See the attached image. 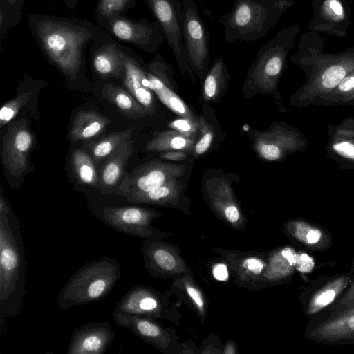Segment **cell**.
Segmentation results:
<instances>
[{
  "label": "cell",
  "instance_id": "cell-1",
  "mask_svg": "<svg viewBox=\"0 0 354 354\" xmlns=\"http://www.w3.org/2000/svg\"><path fill=\"white\" fill-rule=\"evenodd\" d=\"M28 25L45 57L71 80L84 71L86 48L109 36L91 21L73 17L30 13Z\"/></svg>",
  "mask_w": 354,
  "mask_h": 354
},
{
  "label": "cell",
  "instance_id": "cell-2",
  "mask_svg": "<svg viewBox=\"0 0 354 354\" xmlns=\"http://www.w3.org/2000/svg\"><path fill=\"white\" fill-rule=\"evenodd\" d=\"M324 42L325 38L317 33L306 32L300 37L297 52L290 57L306 75L305 83L291 96L294 107L313 106L354 71V46L329 53L324 50Z\"/></svg>",
  "mask_w": 354,
  "mask_h": 354
},
{
  "label": "cell",
  "instance_id": "cell-3",
  "mask_svg": "<svg viewBox=\"0 0 354 354\" xmlns=\"http://www.w3.org/2000/svg\"><path fill=\"white\" fill-rule=\"evenodd\" d=\"M26 259L21 224L2 189L0 195V330L19 313L24 295Z\"/></svg>",
  "mask_w": 354,
  "mask_h": 354
},
{
  "label": "cell",
  "instance_id": "cell-4",
  "mask_svg": "<svg viewBox=\"0 0 354 354\" xmlns=\"http://www.w3.org/2000/svg\"><path fill=\"white\" fill-rule=\"evenodd\" d=\"M294 5L292 1L234 0L231 11L219 20L224 28L225 42L261 39Z\"/></svg>",
  "mask_w": 354,
  "mask_h": 354
},
{
  "label": "cell",
  "instance_id": "cell-5",
  "mask_svg": "<svg viewBox=\"0 0 354 354\" xmlns=\"http://www.w3.org/2000/svg\"><path fill=\"white\" fill-rule=\"evenodd\" d=\"M115 258L104 257L88 262L75 272L59 292L57 306L66 310L99 301L108 295L121 279Z\"/></svg>",
  "mask_w": 354,
  "mask_h": 354
},
{
  "label": "cell",
  "instance_id": "cell-6",
  "mask_svg": "<svg viewBox=\"0 0 354 354\" xmlns=\"http://www.w3.org/2000/svg\"><path fill=\"white\" fill-rule=\"evenodd\" d=\"M300 30L299 25L285 27L267 41L257 54L248 73V82L269 88L279 95L277 82L285 70L288 55Z\"/></svg>",
  "mask_w": 354,
  "mask_h": 354
},
{
  "label": "cell",
  "instance_id": "cell-7",
  "mask_svg": "<svg viewBox=\"0 0 354 354\" xmlns=\"http://www.w3.org/2000/svg\"><path fill=\"white\" fill-rule=\"evenodd\" d=\"M97 23L115 40L134 46L147 53L156 54L165 41L161 26L156 20H135L125 15H118Z\"/></svg>",
  "mask_w": 354,
  "mask_h": 354
},
{
  "label": "cell",
  "instance_id": "cell-8",
  "mask_svg": "<svg viewBox=\"0 0 354 354\" xmlns=\"http://www.w3.org/2000/svg\"><path fill=\"white\" fill-rule=\"evenodd\" d=\"M182 30L189 65L201 77L207 75L209 59V32L194 0H182Z\"/></svg>",
  "mask_w": 354,
  "mask_h": 354
},
{
  "label": "cell",
  "instance_id": "cell-9",
  "mask_svg": "<svg viewBox=\"0 0 354 354\" xmlns=\"http://www.w3.org/2000/svg\"><path fill=\"white\" fill-rule=\"evenodd\" d=\"M159 23L165 40L171 47L182 73H188L194 78L182 30V3L176 0H145Z\"/></svg>",
  "mask_w": 354,
  "mask_h": 354
},
{
  "label": "cell",
  "instance_id": "cell-10",
  "mask_svg": "<svg viewBox=\"0 0 354 354\" xmlns=\"http://www.w3.org/2000/svg\"><path fill=\"white\" fill-rule=\"evenodd\" d=\"M183 171V165L151 160L137 167L131 174L126 175L114 193L125 198L149 192L177 180Z\"/></svg>",
  "mask_w": 354,
  "mask_h": 354
},
{
  "label": "cell",
  "instance_id": "cell-11",
  "mask_svg": "<svg viewBox=\"0 0 354 354\" xmlns=\"http://www.w3.org/2000/svg\"><path fill=\"white\" fill-rule=\"evenodd\" d=\"M159 216L153 209L134 206H113L102 209V221L110 227L130 236L158 239L163 233L153 227L152 221Z\"/></svg>",
  "mask_w": 354,
  "mask_h": 354
},
{
  "label": "cell",
  "instance_id": "cell-12",
  "mask_svg": "<svg viewBox=\"0 0 354 354\" xmlns=\"http://www.w3.org/2000/svg\"><path fill=\"white\" fill-rule=\"evenodd\" d=\"M33 142V135L25 120L8 126L3 137L1 156L3 166L10 175L20 176L27 169Z\"/></svg>",
  "mask_w": 354,
  "mask_h": 354
},
{
  "label": "cell",
  "instance_id": "cell-13",
  "mask_svg": "<svg viewBox=\"0 0 354 354\" xmlns=\"http://www.w3.org/2000/svg\"><path fill=\"white\" fill-rule=\"evenodd\" d=\"M146 75L149 88L153 91L168 108L184 118H193L194 115L174 91L173 71L164 58L156 53L146 64Z\"/></svg>",
  "mask_w": 354,
  "mask_h": 354
},
{
  "label": "cell",
  "instance_id": "cell-14",
  "mask_svg": "<svg viewBox=\"0 0 354 354\" xmlns=\"http://www.w3.org/2000/svg\"><path fill=\"white\" fill-rule=\"evenodd\" d=\"M312 3L313 17L308 26L310 31L346 37L351 10L346 0H313Z\"/></svg>",
  "mask_w": 354,
  "mask_h": 354
},
{
  "label": "cell",
  "instance_id": "cell-15",
  "mask_svg": "<svg viewBox=\"0 0 354 354\" xmlns=\"http://www.w3.org/2000/svg\"><path fill=\"white\" fill-rule=\"evenodd\" d=\"M308 145L301 131L284 122H277L259 142L257 150L266 160H283L289 154L304 151Z\"/></svg>",
  "mask_w": 354,
  "mask_h": 354
},
{
  "label": "cell",
  "instance_id": "cell-16",
  "mask_svg": "<svg viewBox=\"0 0 354 354\" xmlns=\"http://www.w3.org/2000/svg\"><path fill=\"white\" fill-rule=\"evenodd\" d=\"M115 333L107 321L87 323L75 329L67 354H103L111 345Z\"/></svg>",
  "mask_w": 354,
  "mask_h": 354
},
{
  "label": "cell",
  "instance_id": "cell-17",
  "mask_svg": "<svg viewBox=\"0 0 354 354\" xmlns=\"http://www.w3.org/2000/svg\"><path fill=\"white\" fill-rule=\"evenodd\" d=\"M124 53V84L128 91L142 104L149 115L156 111V100L149 88V80L146 75V64L131 48L122 44Z\"/></svg>",
  "mask_w": 354,
  "mask_h": 354
},
{
  "label": "cell",
  "instance_id": "cell-18",
  "mask_svg": "<svg viewBox=\"0 0 354 354\" xmlns=\"http://www.w3.org/2000/svg\"><path fill=\"white\" fill-rule=\"evenodd\" d=\"M326 157L341 169H354V117L344 118L338 124L327 125Z\"/></svg>",
  "mask_w": 354,
  "mask_h": 354
},
{
  "label": "cell",
  "instance_id": "cell-19",
  "mask_svg": "<svg viewBox=\"0 0 354 354\" xmlns=\"http://www.w3.org/2000/svg\"><path fill=\"white\" fill-rule=\"evenodd\" d=\"M92 68L102 79H122L124 75L122 43L111 36L93 44L89 48Z\"/></svg>",
  "mask_w": 354,
  "mask_h": 354
},
{
  "label": "cell",
  "instance_id": "cell-20",
  "mask_svg": "<svg viewBox=\"0 0 354 354\" xmlns=\"http://www.w3.org/2000/svg\"><path fill=\"white\" fill-rule=\"evenodd\" d=\"M160 297L154 290L145 286H135L116 302L113 312L157 316L160 314Z\"/></svg>",
  "mask_w": 354,
  "mask_h": 354
},
{
  "label": "cell",
  "instance_id": "cell-21",
  "mask_svg": "<svg viewBox=\"0 0 354 354\" xmlns=\"http://www.w3.org/2000/svg\"><path fill=\"white\" fill-rule=\"evenodd\" d=\"M116 324L128 328L132 333L159 349L167 344V336L162 328L150 317L113 312Z\"/></svg>",
  "mask_w": 354,
  "mask_h": 354
},
{
  "label": "cell",
  "instance_id": "cell-22",
  "mask_svg": "<svg viewBox=\"0 0 354 354\" xmlns=\"http://www.w3.org/2000/svg\"><path fill=\"white\" fill-rule=\"evenodd\" d=\"M133 151V142L127 140L104 160L99 174V188L103 194L114 193L124 178V167Z\"/></svg>",
  "mask_w": 354,
  "mask_h": 354
},
{
  "label": "cell",
  "instance_id": "cell-23",
  "mask_svg": "<svg viewBox=\"0 0 354 354\" xmlns=\"http://www.w3.org/2000/svg\"><path fill=\"white\" fill-rule=\"evenodd\" d=\"M286 228L295 239L309 250H324L331 245L329 232L308 221L301 218L290 220L286 223Z\"/></svg>",
  "mask_w": 354,
  "mask_h": 354
},
{
  "label": "cell",
  "instance_id": "cell-24",
  "mask_svg": "<svg viewBox=\"0 0 354 354\" xmlns=\"http://www.w3.org/2000/svg\"><path fill=\"white\" fill-rule=\"evenodd\" d=\"M308 337L326 342L354 339V313L328 317L311 330Z\"/></svg>",
  "mask_w": 354,
  "mask_h": 354
},
{
  "label": "cell",
  "instance_id": "cell-25",
  "mask_svg": "<svg viewBox=\"0 0 354 354\" xmlns=\"http://www.w3.org/2000/svg\"><path fill=\"white\" fill-rule=\"evenodd\" d=\"M110 120L94 111H82L77 113L69 131L72 141H85L104 131Z\"/></svg>",
  "mask_w": 354,
  "mask_h": 354
},
{
  "label": "cell",
  "instance_id": "cell-26",
  "mask_svg": "<svg viewBox=\"0 0 354 354\" xmlns=\"http://www.w3.org/2000/svg\"><path fill=\"white\" fill-rule=\"evenodd\" d=\"M102 96L114 104L121 113L132 120H138L147 113L142 104L129 92L112 83L104 84Z\"/></svg>",
  "mask_w": 354,
  "mask_h": 354
},
{
  "label": "cell",
  "instance_id": "cell-27",
  "mask_svg": "<svg viewBox=\"0 0 354 354\" xmlns=\"http://www.w3.org/2000/svg\"><path fill=\"white\" fill-rule=\"evenodd\" d=\"M351 282L348 274H342L330 280L315 292L311 297L306 308V314L312 315L330 305Z\"/></svg>",
  "mask_w": 354,
  "mask_h": 354
},
{
  "label": "cell",
  "instance_id": "cell-28",
  "mask_svg": "<svg viewBox=\"0 0 354 354\" xmlns=\"http://www.w3.org/2000/svg\"><path fill=\"white\" fill-rule=\"evenodd\" d=\"M181 185L177 180L168 182L153 190L125 197L127 201L133 203L165 205L174 203L181 191Z\"/></svg>",
  "mask_w": 354,
  "mask_h": 354
},
{
  "label": "cell",
  "instance_id": "cell-29",
  "mask_svg": "<svg viewBox=\"0 0 354 354\" xmlns=\"http://www.w3.org/2000/svg\"><path fill=\"white\" fill-rule=\"evenodd\" d=\"M71 160L73 170L78 181L82 184L99 188V176L91 156L82 149H75Z\"/></svg>",
  "mask_w": 354,
  "mask_h": 354
},
{
  "label": "cell",
  "instance_id": "cell-30",
  "mask_svg": "<svg viewBox=\"0 0 354 354\" xmlns=\"http://www.w3.org/2000/svg\"><path fill=\"white\" fill-rule=\"evenodd\" d=\"M354 104V71L348 74L339 85L328 94L319 98L315 106H349Z\"/></svg>",
  "mask_w": 354,
  "mask_h": 354
},
{
  "label": "cell",
  "instance_id": "cell-31",
  "mask_svg": "<svg viewBox=\"0 0 354 354\" xmlns=\"http://www.w3.org/2000/svg\"><path fill=\"white\" fill-rule=\"evenodd\" d=\"M194 142L193 138L180 132L166 131L158 133L149 140L146 149L149 151L187 149L192 147Z\"/></svg>",
  "mask_w": 354,
  "mask_h": 354
},
{
  "label": "cell",
  "instance_id": "cell-32",
  "mask_svg": "<svg viewBox=\"0 0 354 354\" xmlns=\"http://www.w3.org/2000/svg\"><path fill=\"white\" fill-rule=\"evenodd\" d=\"M133 127L112 133L93 142L90 147L91 155L95 165L105 160L124 141L129 140Z\"/></svg>",
  "mask_w": 354,
  "mask_h": 354
},
{
  "label": "cell",
  "instance_id": "cell-33",
  "mask_svg": "<svg viewBox=\"0 0 354 354\" xmlns=\"http://www.w3.org/2000/svg\"><path fill=\"white\" fill-rule=\"evenodd\" d=\"M228 78L224 60L221 57L216 59L205 77L203 84L205 97L208 100L218 97Z\"/></svg>",
  "mask_w": 354,
  "mask_h": 354
},
{
  "label": "cell",
  "instance_id": "cell-34",
  "mask_svg": "<svg viewBox=\"0 0 354 354\" xmlns=\"http://www.w3.org/2000/svg\"><path fill=\"white\" fill-rule=\"evenodd\" d=\"M136 3V0H98L95 9V19L97 22L114 15H124Z\"/></svg>",
  "mask_w": 354,
  "mask_h": 354
},
{
  "label": "cell",
  "instance_id": "cell-35",
  "mask_svg": "<svg viewBox=\"0 0 354 354\" xmlns=\"http://www.w3.org/2000/svg\"><path fill=\"white\" fill-rule=\"evenodd\" d=\"M297 254L291 248H286L279 251L272 263L274 277L280 279L292 272L296 267Z\"/></svg>",
  "mask_w": 354,
  "mask_h": 354
},
{
  "label": "cell",
  "instance_id": "cell-36",
  "mask_svg": "<svg viewBox=\"0 0 354 354\" xmlns=\"http://www.w3.org/2000/svg\"><path fill=\"white\" fill-rule=\"evenodd\" d=\"M31 93H22L6 102L0 110V127H2L11 121L20 109L28 102Z\"/></svg>",
  "mask_w": 354,
  "mask_h": 354
},
{
  "label": "cell",
  "instance_id": "cell-37",
  "mask_svg": "<svg viewBox=\"0 0 354 354\" xmlns=\"http://www.w3.org/2000/svg\"><path fill=\"white\" fill-rule=\"evenodd\" d=\"M169 126L188 137H191L197 131L196 121L193 118L177 119L171 122Z\"/></svg>",
  "mask_w": 354,
  "mask_h": 354
},
{
  "label": "cell",
  "instance_id": "cell-38",
  "mask_svg": "<svg viewBox=\"0 0 354 354\" xmlns=\"http://www.w3.org/2000/svg\"><path fill=\"white\" fill-rule=\"evenodd\" d=\"M246 271L252 274H259L263 270L265 264L260 259L257 258H248L243 264Z\"/></svg>",
  "mask_w": 354,
  "mask_h": 354
},
{
  "label": "cell",
  "instance_id": "cell-39",
  "mask_svg": "<svg viewBox=\"0 0 354 354\" xmlns=\"http://www.w3.org/2000/svg\"><path fill=\"white\" fill-rule=\"evenodd\" d=\"M314 266L313 259L307 254L297 255L296 268L300 272H309Z\"/></svg>",
  "mask_w": 354,
  "mask_h": 354
},
{
  "label": "cell",
  "instance_id": "cell-40",
  "mask_svg": "<svg viewBox=\"0 0 354 354\" xmlns=\"http://www.w3.org/2000/svg\"><path fill=\"white\" fill-rule=\"evenodd\" d=\"M212 139V133L211 131H206L195 145L196 153L200 155L205 152L210 147Z\"/></svg>",
  "mask_w": 354,
  "mask_h": 354
},
{
  "label": "cell",
  "instance_id": "cell-41",
  "mask_svg": "<svg viewBox=\"0 0 354 354\" xmlns=\"http://www.w3.org/2000/svg\"><path fill=\"white\" fill-rule=\"evenodd\" d=\"M353 305H354V282L351 283L348 290L341 297L335 310H338Z\"/></svg>",
  "mask_w": 354,
  "mask_h": 354
},
{
  "label": "cell",
  "instance_id": "cell-42",
  "mask_svg": "<svg viewBox=\"0 0 354 354\" xmlns=\"http://www.w3.org/2000/svg\"><path fill=\"white\" fill-rule=\"evenodd\" d=\"M187 292L200 310H203L204 302L199 290L192 285L186 286Z\"/></svg>",
  "mask_w": 354,
  "mask_h": 354
},
{
  "label": "cell",
  "instance_id": "cell-43",
  "mask_svg": "<svg viewBox=\"0 0 354 354\" xmlns=\"http://www.w3.org/2000/svg\"><path fill=\"white\" fill-rule=\"evenodd\" d=\"M225 219L233 224L239 222L241 215L239 209L234 205L227 207L223 212Z\"/></svg>",
  "mask_w": 354,
  "mask_h": 354
},
{
  "label": "cell",
  "instance_id": "cell-44",
  "mask_svg": "<svg viewBox=\"0 0 354 354\" xmlns=\"http://www.w3.org/2000/svg\"><path fill=\"white\" fill-rule=\"evenodd\" d=\"M214 277L218 281H226L228 279V271L226 265L218 263L214 266L212 270Z\"/></svg>",
  "mask_w": 354,
  "mask_h": 354
},
{
  "label": "cell",
  "instance_id": "cell-45",
  "mask_svg": "<svg viewBox=\"0 0 354 354\" xmlns=\"http://www.w3.org/2000/svg\"><path fill=\"white\" fill-rule=\"evenodd\" d=\"M162 156L171 160H180L185 158V154L183 152H166Z\"/></svg>",
  "mask_w": 354,
  "mask_h": 354
},
{
  "label": "cell",
  "instance_id": "cell-46",
  "mask_svg": "<svg viewBox=\"0 0 354 354\" xmlns=\"http://www.w3.org/2000/svg\"><path fill=\"white\" fill-rule=\"evenodd\" d=\"M354 313V305L338 310H334V312L331 314V315L329 317L337 316V315H348Z\"/></svg>",
  "mask_w": 354,
  "mask_h": 354
},
{
  "label": "cell",
  "instance_id": "cell-47",
  "mask_svg": "<svg viewBox=\"0 0 354 354\" xmlns=\"http://www.w3.org/2000/svg\"><path fill=\"white\" fill-rule=\"evenodd\" d=\"M57 1V0H53ZM62 1L70 10H75L77 6V0H59Z\"/></svg>",
  "mask_w": 354,
  "mask_h": 354
},
{
  "label": "cell",
  "instance_id": "cell-48",
  "mask_svg": "<svg viewBox=\"0 0 354 354\" xmlns=\"http://www.w3.org/2000/svg\"><path fill=\"white\" fill-rule=\"evenodd\" d=\"M266 1H295V0H266Z\"/></svg>",
  "mask_w": 354,
  "mask_h": 354
},
{
  "label": "cell",
  "instance_id": "cell-49",
  "mask_svg": "<svg viewBox=\"0 0 354 354\" xmlns=\"http://www.w3.org/2000/svg\"><path fill=\"white\" fill-rule=\"evenodd\" d=\"M353 107L354 108V105L353 106Z\"/></svg>",
  "mask_w": 354,
  "mask_h": 354
}]
</instances>
